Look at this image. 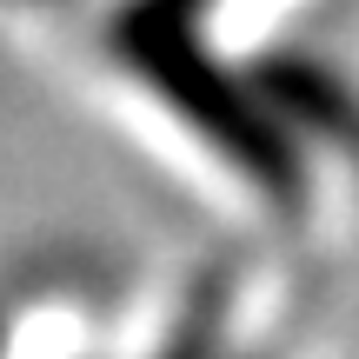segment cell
Here are the masks:
<instances>
[{
	"mask_svg": "<svg viewBox=\"0 0 359 359\" xmlns=\"http://www.w3.org/2000/svg\"><path fill=\"white\" fill-rule=\"evenodd\" d=\"M114 47L193 133L213 140V154L226 160L233 173H246L259 193H273V200H299L306 167L293 160L286 127L273 120V107L259 100L253 87H240V80L200 47L187 13L160 7V0H133L114 20Z\"/></svg>",
	"mask_w": 359,
	"mask_h": 359,
	"instance_id": "cell-1",
	"label": "cell"
},
{
	"mask_svg": "<svg viewBox=\"0 0 359 359\" xmlns=\"http://www.w3.org/2000/svg\"><path fill=\"white\" fill-rule=\"evenodd\" d=\"M259 87H266V107H286L306 133L346 147L359 160V93L339 74H326L320 60H299V53H280L259 67Z\"/></svg>",
	"mask_w": 359,
	"mask_h": 359,
	"instance_id": "cell-2",
	"label": "cell"
},
{
	"mask_svg": "<svg viewBox=\"0 0 359 359\" xmlns=\"http://www.w3.org/2000/svg\"><path fill=\"white\" fill-rule=\"evenodd\" d=\"M213 346H219V286H206V299H193L187 326L173 333V346L160 359H213Z\"/></svg>",
	"mask_w": 359,
	"mask_h": 359,
	"instance_id": "cell-3",
	"label": "cell"
},
{
	"mask_svg": "<svg viewBox=\"0 0 359 359\" xmlns=\"http://www.w3.org/2000/svg\"><path fill=\"white\" fill-rule=\"evenodd\" d=\"M160 7H173V13H187V20H193V13H200L206 0H160Z\"/></svg>",
	"mask_w": 359,
	"mask_h": 359,
	"instance_id": "cell-4",
	"label": "cell"
}]
</instances>
